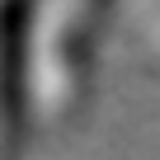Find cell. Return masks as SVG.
<instances>
[{
  "mask_svg": "<svg viewBox=\"0 0 160 160\" xmlns=\"http://www.w3.org/2000/svg\"><path fill=\"white\" fill-rule=\"evenodd\" d=\"M42 0H0V160L19 151L33 94V28Z\"/></svg>",
  "mask_w": 160,
  "mask_h": 160,
  "instance_id": "1",
  "label": "cell"
}]
</instances>
